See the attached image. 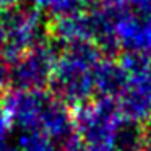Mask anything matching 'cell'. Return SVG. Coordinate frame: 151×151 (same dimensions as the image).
<instances>
[]
</instances>
